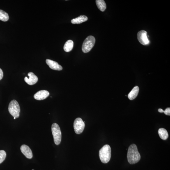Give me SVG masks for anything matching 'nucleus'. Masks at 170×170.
<instances>
[{"instance_id":"9d476101","label":"nucleus","mask_w":170,"mask_h":170,"mask_svg":"<svg viewBox=\"0 0 170 170\" xmlns=\"http://www.w3.org/2000/svg\"><path fill=\"white\" fill-rule=\"evenodd\" d=\"M20 149L21 152L27 158L31 159L33 158L32 150L28 146L23 145L21 146Z\"/></svg>"},{"instance_id":"4468645a","label":"nucleus","mask_w":170,"mask_h":170,"mask_svg":"<svg viewBox=\"0 0 170 170\" xmlns=\"http://www.w3.org/2000/svg\"><path fill=\"white\" fill-rule=\"evenodd\" d=\"M158 133L160 138L163 140H166L168 138V132L167 130L164 128L159 129L158 131Z\"/></svg>"},{"instance_id":"412c9836","label":"nucleus","mask_w":170,"mask_h":170,"mask_svg":"<svg viewBox=\"0 0 170 170\" xmlns=\"http://www.w3.org/2000/svg\"><path fill=\"white\" fill-rule=\"evenodd\" d=\"M158 111L160 113L164 112V111L161 108L159 109H158Z\"/></svg>"},{"instance_id":"dca6fc26","label":"nucleus","mask_w":170,"mask_h":170,"mask_svg":"<svg viewBox=\"0 0 170 170\" xmlns=\"http://www.w3.org/2000/svg\"><path fill=\"white\" fill-rule=\"evenodd\" d=\"M73 46V42L71 40L67 41L64 46V50L66 52H69L72 50Z\"/></svg>"},{"instance_id":"6e6552de","label":"nucleus","mask_w":170,"mask_h":170,"mask_svg":"<svg viewBox=\"0 0 170 170\" xmlns=\"http://www.w3.org/2000/svg\"><path fill=\"white\" fill-rule=\"evenodd\" d=\"M50 93L47 90H41L38 91L34 95L35 99L37 100H42L46 99L49 95Z\"/></svg>"},{"instance_id":"7ed1b4c3","label":"nucleus","mask_w":170,"mask_h":170,"mask_svg":"<svg viewBox=\"0 0 170 170\" xmlns=\"http://www.w3.org/2000/svg\"><path fill=\"white\" fill-rule=\"evenodd\" d=\"M51 130L54 143L56 145H59L62 140V133L59 126L56 123H53L52 125Z\"/></svg>"},{"instance_id":"6ab92c4d","label":"nucleus","mask_w":170,"mask_h":170,"mask_svg":"<svg viewBox=\"0 0 170 170\" xmlns=\"http://www.w3.org/2000/svg\"><path fill=\"white\" fill-rule=\"evenodd\" d=\"M164 114L166 115L170 116V108L168 107L167 108L165 111H164Z\"/></svg>"},{"instance_id":"0eeeda50","label":"nucleus","mask_w":170,"mask_h":170,"mask_svg":"<svg viewBox=\"0 0 170 170\" xmlns=\"http://www.w3.org/2000/svg\"><path fill=\"white\" fill-rule=\"evenodd\" d=\"M137 39L140 43L143 45L149 44L150 41L147 36V32L142 30L139 32L137 34Z\"/></svg>"},{"instance_id":"f257e3e1","label":"nucleus","mask_w":170,"mask_h":170,"mask_svg":"<svg viewBox=\"0 0 170 170\" xmlns=\"http://www.w3.org/2000/svg\"><path fill=\"white\" fill-rule=\"evenodd\" d=\"M127 157L128 162L131 164L136 163L140 160L141 156L136 144H132L129 147Z\"/></svg>"},{"instance_id":"f8f14e48","label":"nucleus","mask_w":170,"mask_h":170,"mask_svg":"<svg viewBox=\"0 0 170 170\" xmlns=\"http://www.w3.org/2000/svg\"><path fill=\"white\" fill-rule=\"evenodd\" d=\"M88 17L85 15H81L78 17L72 19L71 22L73 24H79L86 21Z\"/></svg>"},{"instance_id":"ddd939ff","label":"nucleus","mask_w":170,"mask_h":170,"mask_svg":"<svg viewBox=\"0 0 170 170\" xmlns=\"http://www.w3.org/2000/svg\"><path fill=\"white\" fill-rule=\"evenodd\" d=\"M139 90V87L136 86L132 90L128 95V98L131 100L134 99L138 95Z\"/></svg>"},{"instance_id":"4be33fe9","label":"nucleus","mask_w":170,"mask_h":170,"mask_svg":"<svg viewBox=\"0 0 170 170\" xmlns=\"http://www.w3.org/2000/svg\"><path fill=\"white\" fill-rule=\"evenodd\" d=\"M14 119H16V118H14Z\"/></svg>"},{"instance_id":"423d86ee","label":"nucleus","mask_w":170,"mask_h":170,"mask_svg":"<svg viewBox=\"0 0 170 170\" xmlns=\"http://www.w3.org/2000/svg\"><path fill=\"white\" fill-rule=\"evenodd\" d=\"M85 126V123L81 118H78L74 120L73 127L76 133L78 134L82 133Z\"/></svg>"},{"instance_id":"1a4fd4ad","label":"nucleus","mask_w":170,"mask_h":170,"mask_svg":"<svg viewBox=\"0 0 170 170\" xmlns=\"http://www.w3.org/2000/svg\"><path fill=\"white\" fill-rule=\"evenodd\" d=\"M29 78L26 77L24 78L25 82L29 85H33L36 84L38 81V78L33 72H29L28 74Z\"/></svg>"},{"instance_id":"2eb2a0df","label":"nucleus","mask_w":170,"mask_h":170,"mask_svg":"<svg viewBox=\"0 0 170 170\" xmlns=\"http://www.w3.org/2000/svg\"><path fill=\"white\" fill-rule=\"evenodd\" d=\"M96 3L98 8L102 11H104L106 9V5L103 0H96Z\"/></svg>"},{"instance_id":"f3484780","label":"nucleus","mask_w":170,"mask_h":170,"mask_svg":"<svg viewBox=\"0 0 170 170\" xmlns=\"http://www.w3.org/2000/svg\"><path fill=\"white\" fill-rule=\"evenodd\" d=\"M9 16L7 13L5 11L0 10V20L3 22H7L8 21Z\"/></svg>"},{"instance_id":"5701e85b","label":"nucleus","mask_w":170,"mask_h":170,"mask_svg":"<svg viewBox=\"0 0 170 170\" xmlns=\"http://www.w3.org/2000/svg\"><path fill=\"white\" fill-rule=\"evenodd\" d=\"M32 170H34V169H33Z\"/></svg>"},{"instance_id":"a211bd4d","label":"nucleus","mask_w":170,"mask_h":170,"mask_svg":"<svg viewBox=\"0 0 170 170\" xmlns=\"http://www.w3.org/2000/svg\"><path fill=\"white\" fill-rule=\"evenodd\" d=\"M7 156L5 151L4 150H0V164L2 163L5 160Z\"/></svg>"},{"instance_id":"9b49d317","label":"nucleus","mask_w":170,"mask_h":170,"mask_svg":"<svg viewBox=\"0 0 170 170\" xmlns=\"http://www.w3.org/2000/svg\"><path fill=\"white\" fill-rule=\"evenodd\" d=\"M46 62L49 67L53 70L61 71L63 69L62 67L57 62L48 59L46 60Z\"/></svg>"},{"instance_id":"f03ea898","label":"nucleus","mask_w":170,"mask_h":170,"mask_svg":"<svg viewBox=\"0 0 170 170\" xmlns=\"http://www.w3.org/2000/svg\"><path fill=\"white\" fill-rule=\"evenodd\" d=\"M111 150L110 146L106 145L101 148L99 151V157L102 162L106 163L110 160L111 156Z\"/></svg>"},{"instance_id":"39448f33","label":"nucleus","mask_w":170,"mask_h":170,"mask_svg":"<svg viewBox=\"0 0 170 170\" xmlns=\"http://www.w3.org/2000/svg\"><path fill=\"white\" fill-rule=\"evenodd\" d=\"M96 40L92 36H88L84 41L82 46V50L84 53L89 52L92 49L94 44Z\"/></svg>"},{"instance_id":"20e7f679","label":"nucleus","mask_w":170,"mask_h":170,"mask_svg":"<svg viewBox=\"0 0 170 170\" xmlns=\"http://www.w3.org/2000/svg\"><path fill=\"white\" fill-rule=\"evenodd\" d=\"M8 110L14 118H18L20 116V107L18 102L15 100L11 101L9 105Z\"/></svg>"},{"instance_id":"aec40b11","label":"nucleus","mask_w":170,"mask_h":170,"mask_svg":"<svg viewBox=\"0 0 170 170\" xmlns=\"http://www.w3.org/2000/svg\"><path fill=\"white\" fill-rule=\"evenodd\" d=\"M3 72L2 70L0 68V80L3 78Z\"/></svg>"}]
</instances>
